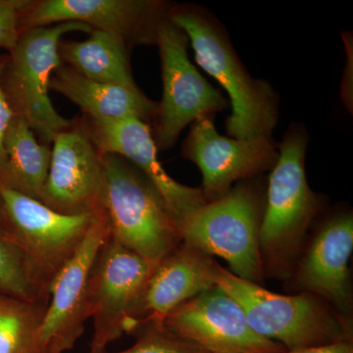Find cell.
<instances>
[{
    "label": "cell",
    "mask_w": 353,
    "mask_h": 353,
    "mask_svg": "<svg viewBox=\"0 0 353 353\" xmlns=\"http://www.w3.org/2000/svg\"><path fill=\"white\" fill-rule=\"evenodd\" d=\"M168 18L187 34L196 63L229 94L230 138H272L279 120V94L270 83L248 73L219 20L196 4H172Z\"/></svg>",
    "instance_id": "cell-1"
},
{
    "label": "cell",
    "mask_w": 353,
    "mask_h": 353,
    "mask_svg": "<svg viewBox=\"0 0 353 353\" xmlns=\"http://www.w3.org/2000/svg\"><path fill=\"white\" fill-rule=\"evenodd\" d=\"M102 211L113 240L153 266L182 243L180 228L157 188L137 167L102 154Z\"/></svg>",
    "instance_id": "cell-2"
},
{
    "label": "cell",
    "mask_w": 353,
    "mask_h": 353,
    "mask_svg": "<svg viewBox=\"0 0 353 353\" xmlns=\"http://www.w3.org/2000/svg\"><path fill=\"white\" fill-rule=\"evenodd\" d=\"M264 205L256 183L241 181L226 196L206 203L183 223L182 243L208 256L226 260L234 276L260 285L263 260L259 232Z\"/></svg>",
    "instance_id": "cell-3"
},
{
    "label": "cell",
    "mask_w": 353,
    "mask_h": 353,
    "mask_svg": "<svg viewBox=\"0 0 353 353\" xmlns=\"http://www.w3.org/2000/svg\"><path fill=\"white\" fill-rule=\"evenodd\" d=\"M0 202V227L22 252L37 289L50 296L51 284L78 252L99 213L62 214L1 183Z\"/></svg>",
    "instance_id": "cell-4"
},
{
    "label": "cell",
    "mask_w": 353,
    "mask_h": 353,
    "mask_svg": "<svg viewBox=\"0 0 353 353\" xmlns=\"http://www.w3.org/2000/svg\"><path fill=\"white\" fill-rule=\"evenodd\" d=\"M73 32L90 34L92 30L82 23L66 22L21 32L2 73V87L14 113L43 145H51L74 123L58 113L50 97L51 75L62 65L58 46L65 34Z\"/></svg>",
    "instance_id": "cell-5"
},
{
    "label": "cell",
    "mask_w": 353,
    "mask_h": 353,
    "mask_svg": "<svg viewBox=\"0 0 353 353\" xmlns=\"http://www.w3.org/2000/svg\"><path fill=\"white\" fill-rule=\"evenodd\" d=\"M216 285L243 309L255 334L285 350L350 341L343 323L314 297L282 296L217 266Z\"/></svg>",
    "instance_id": "cell-6"
},
{
    "label": "cell",
    "mask_w": 353,
    "mask_h": 353,
    "mask_svg": "<svg viewBox=\"0 0 353 353\" xmlns=\"http://www.w3.org/2000/svg\"><path fill=\"white\" fill-rule=\"evenodd\" d=\"M308 141L303 125L294 123L277 145L279 157L269 176L259 232L261 256L270 262L296 253L319 211V199L306 180Z\"/></svg>",
    "instance_id": "cell-7"
},
{
    "label": "cell",
    "mask_w": 353,
    "mask_h": 353,
    "mask_svg": "<svg viewBox=\"0 0 353 353\" xmlns=\"http://www.w3.org/2000/svg\"><path fill=\"white\" fill-rule=\"evenodd\" d=\"M163 94L153 118L152 138L157 150L173 148L188 125L203 116L214 115L229 101L192 64L188 53L189 38L168 16L158 26Z\"/></svg>",
    "instance_id": "cell-8"
},
{
    "label": "cell",
    "mask_w": 353,
    "mask_h": 353,
    "mask_svg": "<svg viewBox=\"0 0 353 353\" xmlns=\"http://www.w3.org/2000/svg\"><path fill=\"white\" fill-rule=\"evenodd\" d=\"M172 4L161 0H29L21 32L59 23L76 22L108 32L130 48L157 46L158 26Z\"/></svg>",
    "instance_id": "cell-9"
},
{
    "label": "cell",
    "mask_w": 353,
    "mask_h": 353,
    "mask_svg": "<svg viewBox=\"0 0 353 353\" xmlns=\"http://www.w3.org/2000/svg\"><path fill=\"white\" fill-rule=\"evenodd\" d=\"M153 268L109 234L88 279V315L94 323L92 353H105L109 343L126 333L130 313Z\"/></svg>",
    "instance_id": "cell-10"
},
{
    "label": "cell",
    "mask_w": 353,
    "mask_h": 353,
    "mask_svg": "<svg viewBox=\"0 0 353 353\" xmlns=\"http://www.w3.org/2000/svg\"><path fill=\"white\" fill-rule=\"evenodd\" d=\"M214 115L192 123L182 155L202 174V194L208 203L226 196L234 183L272 170L279 157L272 138H227L217 132Z\"/></svg>",
    "instance_id": "cell-11"
},
{
    "label": "cell",
    "mask_w": 353,
    "mask_h": 353,
    "mask_svg": "<svg viewBox=\"0 0 353 353\" xmlns=\"http://www.w3.org/2000/svg\"><path fill=\"white\" fill-rule=\"evenodd\" d=\"M108 236V223L102 211L95 217L78 252L51 284L50 303L31 353H63L82 336L88 319V279Z\"/></svg>",
    "instance_id": "cell-12"
},
{
    "label": "cell",
    "mask_w": 353,
    "mask_h": 353,
    "mask_svg": "<svg viewBox=\"0 0 353 353\" xmlns=\"http://www.w3.org/2000/svg\"><path fill=\"white\" fill-rule=\"evenodd\" d=\"M159 326L206 353H277L285 348L250 329L234 299L215 285L174 309Z\"/></svg>",
    "instance_id": "cell-13"
},
{
    "label": "cell",
    "mask_w": 353,
    "mask_h": 353,
    "mask_svg": "<svg viewBox=\"0 0 353 353\" xmlns=\"http://www.w3.org/2000/svg\"><path fill=\"white\" fill-rule=\"evenodd\" d=\"M102 154L81 120L59 132L51 143V160L41 201L66 215L102 211Z\"/></svg>",
    "instance_id": "cell-14"
},
{
    "label": "cell",
    "mask_w": 353,
    "mask_h": 353,
    "mask_svg": "<svg viewBox=\"0 0 353 353\" xmlns=\"http://www.w3.org/2000/svg\"><path fill=\"white\" fill-rule=\"evenodd\" d=\"M88 136L101 154H116L134 165L152 182L167 208L182 227L190 216L208 202L201 188L176 182L157 158V148L150 124L134 117L122 119H81Z\"/></svg>",
    "instance_id": "cell-15"
},
{
    "label": "cell",
    "mask_w": 353,
    "mask_h": 353,
    "mask_svg": "<svg viewBox=\"0 0 353 353\" xmlns=\"http://www.w3.org/2000/svg\"><path fill=\"white\" fill-rule=\"evenodd\" d=\"M217 266L208 255L181 243L155 265L130 313L126 333L143 324L161 325L174 309L214 288Z\"/></svg>",
    "instance_id": "cell-16"
},
{
    "label": "cell",
    "mask_w": 353,
    "mask_h": 353,
    "mask_svg": "<svg viewBox=\"0 0 353 353\" xmlns=\"http://www.w3.org/2000/svg\"><path fill=\"white\" fill-rule=\"evenodd\" d=\"M353 250V217L341 213L327 221L316 234L297 269L301 289L319 294L340 312L352 308L350 263Z\"/></svg>",
    "instance_id": "cell-17"
},
{
    "label": "cell",
    "mask_w": 353,
    "mask_h": 353,
    "mask_svg": "<svg viewBox=\"0 0 353 353\" xmlns=\"http://www.w3.org/2000/svg\"><path fill=\"white\" fill-rule=\"evenodd\" d=\"M50 90L64 95L90 119L134 117L148 124L157 113V102L139 88L94 82L64 64L51 75Z\"/></svg>",
    "instance_id": "cell-18"
},
{
    "label": "cell",
    "mask_w": 353,
    "mask_h": 353,
    "mask_svg": "<svg viewBox=\"0 0 353 353\" xmlns=\"http://www.w3.org/2000/svg\"><path fill=\"white\" fill-rule=\"evenodd\" d=\"M130 50L122 39L92 30L85 41H64L58 46L62 64L94 82L139 88L132 77Z\"/></svg>",
    "instance_id": "cell-19"
},
{
    "label": "cell",
    "mask_w": 353,
    "mask_h": 353,
    "mask_svg": "<svg viewBox=\"0 0 353 353\" xmlns=\"http://www.w3.org/2000/svg\"><path fill=\"white\" fill-rule=\"evenodd\" d=\"M7 168L2 185L41 201L51 160V145L36 138L24 119L13 118L6 139Z\"/></svg>",
    "instance_id": "cell-20"
},
{
    "label": "cell",
    "mask_w": 353,
    "mask_h": 353,
    "mask_svg": "<svg viewBox=\"0 0 353 353\" xmlns=\"http://www.w3.org/2000/svg\"><path fill=\"white\" fill-rule=\"evenodd\" d=\"M50 299L29 301L0 294V353H31Z\"/></svg>",
    "instance_id": "cell-21"
},
{
    "label": "cell",
    "mask_w": 353,
    "mask_h": 353,
    "mask_svg": "<svg viewBox=\"0 0 353 353\" xmlns=\"http://www.w3.org/2000/svg\"><path fill=\"white\" fill-rule=\"evenodd\" d=\"M0 294L34 301L48 299L32 282L24 256L0 227Z\"/></svg>",
    "instance_id": "cell-22"
},
{
    "label": "cell",
    "mask_w": 353,
    "mask_h": 353,
    "mask_svg": "<svg viewBox=\"0 0 353 353\" xmlns=\"http://www.w3.org/2000/svg\"><path fill=\"white\" fill-rule=\"evenodd\" d=\"M116 353H206L174 336L159 325L148 324L132 347Z\"/></svg>",
    "instance_id": "cell-23"
},
{
    "label": "cell",
    "mask_w": 353,
    "mask_h": 353,
    "mask_svg": "<svg viewBox=\"0 0 353 353\" xmlns=\"http://www.w3.org/2000/svg\"><path fill=\"white\" fill-rule=\"evenodd\" d=\"M29 0H0V50H14L19 41L20 21Z\"/></svg>",
    "instance_id": "cell-24"
},
{
    "label": "cell",
    "mask_w": 353,
    "mask_h": 353,
    "mask_svg": "<svg viewBox=\"0 0 353 353\" xmlns=\"http://www.w3.org/2000/svg\"><path fill=\"white\" fill-rule=\"evenodd\" d=\"M7 55L0 57V182L3 180L6 176L7 168V157L6 152V139L7 132L10 127L15 113L11 108L7 99L3 87H2V73L6 67Z\"/></svg>",
    "instance_id": "cell-25"
},
{
    "label": "cell",
    "mask_w": 353,
    "mask_h": 353,
    "mask_svg": "<svg viewBox=\"0 0 353 353\" xmlns=\"http://www.w3.org/2000/svg\"><path fill=\"white\" fill-rule=\"evenodd\" d=\"M277 353H353L352 341H340L328 345L299 348L296 350H285Z\"/></svg>",
    "instance_id": "cell-26"
},
{
    "label": "cell",
    "mask_w": 353,
    "mask_h": 353,
    "mask_svg": "<svg viewBox=\"0 0 353 353\" xmlns=\"http://www.w3.org/2000/svg\"><path fill=\"white\" fill-rule=\"evenodd\" d=\"M0 213H1V202H0Z\"/></svg>",
    "instance_id": "cell-27"
}]
</instances>
